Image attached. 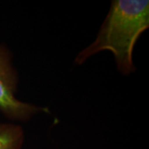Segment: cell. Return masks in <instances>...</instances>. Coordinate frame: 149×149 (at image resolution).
Returning <instances> with one entry per match:
<instances>
[{
	"mask_svg": "<svg viewBox=\"0 0 149 149\" xmlns=\"http://www.w3.org/2000/svg\"><path fill=\"white\" fill-rule=\"evenodd\" d=\"M18 75L13 64V55L5 45L0 44V112L8 119L25 122L40 112L49 113L39 107L17 99Z\"/></svg>",
	"mask_w": 149,
	"mask_h": 149,
	"instance_id": "2",
	"label": "cell"
},
{
	"mask_svg": "<svg viewBox=\"0 0 149 149\" xmlns=\"http://www.w3.org/2000/svg\"><path fill=\"white\" fill-rule=\"evenodd\" d=\"M149 27V1L113 0L95 40L76 56L74 63L103 51L111 52L118 70L123 75L135 71L133 49L142 33Z\"/></svg>",
	"mask_w": 149,
	"mask_h": 149,
	"instance_id": "1",
	"label": "cell"
},
{
	"mask_svg": "<svg viewBox=\"0 0 149 149\" xmlns=\"http://www.w3.org/2000/svg\"><path fill=\"white\" fill-rule=\"evenodd\" d=\"M24 139V132L20 125L0 123V149H22Z\"/></svg>",
	"mask_w": 149,
	"mask_h": 149,
	"instance_id": "3",
	"label": "cell"
}]
</instances>
